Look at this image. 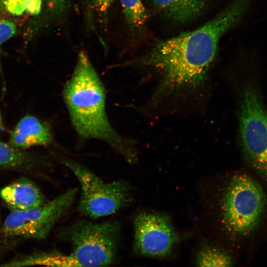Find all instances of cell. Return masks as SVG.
<instances>
[{
    "mask_svg": "<svg viewBox=\"0 0 267 267\" xmlns=\"http://www.w3.org/2000/svg\"><path fill=\"white\" fill-rule=\"evenodd\" d=\"M250 0H233L205 24L158 43L145 55L133 61L136 65L151 67L161 75L150 105L204 85L220 39L240 20Z\"/></svg>",
    "mask_w": 267,
    "mask_h": 267,
    "instance_id": "1",
    "label": "cell"
},
{
    "mask_svg": "<svg viewBox=\"0 0 267 267\" xmlns=\"http://www.w3.org/2000/svg\"><path fill=\"white\" fill-rule=\"evenodd\" d=\"M105 87L84 51L79 53L71 77L63 90L64 101L78 135L108 144L129 163L136 161L132 141L122 136L110 122L106 109Z\"/></svg>",
    "mask_w": 267,
    "mask_h": 267,
    "instance_id": "2",
    "label": "cell"
},
{
    "mask_svg": "<svg viewBox=\"0 0 267 267\" xmlns=\"http://www.w3.org/2000/svg\"><path fill=\"white\" fill-rule=\"evenodd\" d=\"M237 87L240 146L254 172L267 186V106L258 77H245Z\"/></svg>",
    "mask_w": 267,
    "mask_h": 267,
    "instance_id": "3",
    "label": "cell"
},
{
    "mask_svg": "<svg viewBox=\"0 0 267 267\" xmlns=\"http://www.w3.org/2000/svg\"><path fill=\"white\" fill-rule=\"evenodd\" d=\"M267 199L252 177L239 173L230 179L220 203L222 226L230 236L241 239L255 231L265 213Z\"/></svg>",
    "mask_w": 267,
    "mask_h": 267,
    "instance_id": "4",
    "label": "cell"
},
{
    "mask_svg": "<svg viewBox=\"0 0 267 267\" xmlns=\"http://www.w3.org/2000/svg\"><path fill=\"white\" fill-rule=\"evenodd\" d=\"M121 229L120 223L116 221L101 223L79 221L65 228L62 236L72 248L67 255L72 267H102L113 263Z\"/></svg>",
    "mask_w": 267,
    "mask_h": 267,
    "instance_id": "5",
    "label": "cell"
},
{
    "mask_svg": "<svg viewBox=\"0 0 267 267\" xmlns=\"http://www.w3.org/2000/svg\"><path fill=\"white\" fill-rule=\"evenodd\" d=\"M56 156L80 183L78 209L82 214L98 218L114 214L131 203V189L127 182L117 180L105 183L82 164L64 155Z\"/></svg>",
    "mask_w": 267,
    "mask_h": 267,
    "instance_id": "6",
    "label": "cell"
},
{
    "mask_svg": "<svg viewBox=\"0 0 267 267\" xmlns=\"http://www.w3.org/2000/svg\"><path fill=\"white\" fill-rule=\"evenodd\" d=\"M77 193V188L70 189L41 207L12 211L4 222L2 232L12 237L46 238L55 223L69 210Z\"/></svg>",
    "mask_w": 267,
    "mask_h": 267,
    "instance_id": "7",
    "label": "cell"
},
{
    "mask_svg": "<svg viewBox=\"0 0 267 267\" xmlns=\"http://www.w3.org/2000/svg\"><path fill=\"white\" fill-rule=\"evenodd\" d=\"M134 225V251L143 256L166 258L180 239L169 217L163 213H140Z\"/></svg>",
    "mask_w": 267,
    "mask_h": 267,
    "instance_id": "8",
    "label": "cell"
},
{
    "mask_svg": "<svg viewBox=\"0 0 267 267\" xmlns=\"http://www.w3.org/2000/svg\"><path fill=\"white\" fill-rule=\"evenodd\" d=\"M9 143L20 149L54 144L49 125L35 116L27 115L18 122L11 133Z\"/></svg>",
    "mask_w": 267,
    "mask_h": 267,
    "instance_id": "9",
    "label": "cell"
},
{
    "mask_svg": "<svg viewBox=\"0 0 267 267\" xmlns=\"http://www.w3.org/2000/svg\"><path fill=\"white\" fill-rule=\"evenodd\" d=\"M0 196L11 211L36 208L47 202L37 185L25 178L2 188Z\"/></svg>",
    "mask_w": 267,
    "mask_h": 267,
    "instance_id": "10",
    "label": "cell"
},
{
    "mask_svg": "<svg viewBox=\"0 0 267 267\" xmlns=\"http://www.w3.org/2000/svg\"><path fill=\"white\" fill-rule=\"evenodd\" d=\"M154 6L167 18L178 23L191 21L200 16L206 0H152Z\"/></svg>",
    "mask_w": 267,
    "mask_h": 267,
    "instance_id": "11",
    "label": "cell"
},
{
    "mask_svg": "<svg viewBox=\"0 0 267 267\" xmlns=\"http://www.w3.org/2000/svg\"><path fill=\"white\" fill-rule=\"evenodd\" d=\"M41 162L39 157L0 140V169L30 170Z\"/></svg>",
    "mask_w": 267,
    "mask_h": 267,
    "instance_id": "12",
    "label": "cell"
},
{
    "mask_svg": "<svg viewBox=\"0 0 267 267\" xmlns=\"http://www.w3.org/2000/svg\"><path fill=\"white\" fill-rule=\"evenodd\" d=\"M44 266L55 267H70L67 255L59 253H43L32 255L20 259L12 261L4 267Z\"/></svg>",
    "mask_w": 267,
    "mask_h": 267,
    "instance_id": "13",
    "label": "cell"
},
{
    "mask_svg": "<svg viewBox=\"0 0 267 267\" xmlns=\"http://www.w3.org/2000/svg\"><path fill=\"white\" fill-rule=\"evenodd\" d=\"M198 267H230L233 261L231 257L222 249L211 246L203 247L196 259Z\"/></svg>",
    "mask_w": 267,
    "mask_h": 267,
    "instance_id": "14",
    "label": "cell"
},
{
    "mask_svg": "<svg viewBox=\"0 0 267 267\" xmlns=\"http://www.w3.org/2000/svg\"><path fill=\"white\" fill-rule=\"evenodd\" d=\"M123 13L127 24L132 28L142 27L147 14L142 0H120Z\"/></svg>",
    "mask_w": 267,
    "mask_h": 267,
    "instance_id": "15",
    "label": "cell"
},
{
    "mask_svg": "<svg viewBox=\"0 0 267 267\" xmlns=\"http://www.w3.org/2000/svg\"><path fill=\"white\" fill-rule=\"evenodd\" d=\"M42 4V0H0V6L8 13L16 15L24 12L31 15L39 14Z\"/></svg>",
    "mask_w": 267,
    "mask_h": 267,
    "instance_id": "16",
    "label": "cell"
},
{
    "mask_svg": "<svg viewBox=\"0 0 267 267\" xmlns=\"http://www.w3.org/2000/svg\"><path fill=\"white\" fill-rule=\"evenodd\" d=\"M16 32V26L12 21L0 19V47L6 41L13 37ZM0 73L2 76V71L0 60Z\"/></svg>",
    "mask_w": 267,
    "mask_h": 267,
    "instance_id": "17",
    "label": "cell"
},
{
    "mask_svg": "<svg viewBox=\"0 0 267 267\" xmlns=\"http://www.w3.org/2000/svg\"><path fill=\"white\" fill-rule=\"evenodd\" d=\"M48 9L52 14L60 15L67 8L70 0H46Z\"/></svg>",
    "mask_w": 267,
    "mask_h": 267,
    "instance_id": "18",
    "label": "cell"
},
{
    "mask_svg": "<svg viewBox=\"0 0 267 267\" xmlns=\"http://www.w3.org/2000/svg\"><path fill=\"white\" fill-rule=\"evenodd\" d=\"M114 0H90L91 6L101 16H106Z\"/></svg>",
    "mask_w": 267,
    "mask_h": 267,
    "instance_id": "19",
    "label": "cell"
},
{
    "mask_svg": "<svg viewBox=\"0 0 267 267\" xmlns=\"http://www.w3.org/2000/svg\"><path fill=\"white\" fill-rule=\"evenodd\" d=\"M3 128V124L2 116H1V113L0 111V133L2 130Z\"/></svg>",
    "mask_w": 267,
    "mask_h": 267,
    "instance_id": "20",
    "label": "cell"
},
{
    "mask_svg": "<svg viewBox=\"0 0 267 267\" xmlns=\"http://www.w3.org/2000/svg\"><path fill=\"white\" fill-rule=\"evenodd\" d=\"M206 1L208 2L210 1V0H206Z\"/></svg>",
    "mask_w": 267,
    "mask_h": 267,
    "instance_id": "21",
    "label": "cell"
},
{
    "mask_svg": "<svg viewBox=\"0 0 267 267\" xmlns=\"http://www.w3.org/2000/svg\"><path fill=\"white\" fill-rule=\"evenodd\" d=\"M87 0V2L89 3V0Z\"/></svg>",
    "mask_w": 267,
    "mask_h": 267,
    "instance_id": "22",
    "label": "cell"
}]
</instances>
